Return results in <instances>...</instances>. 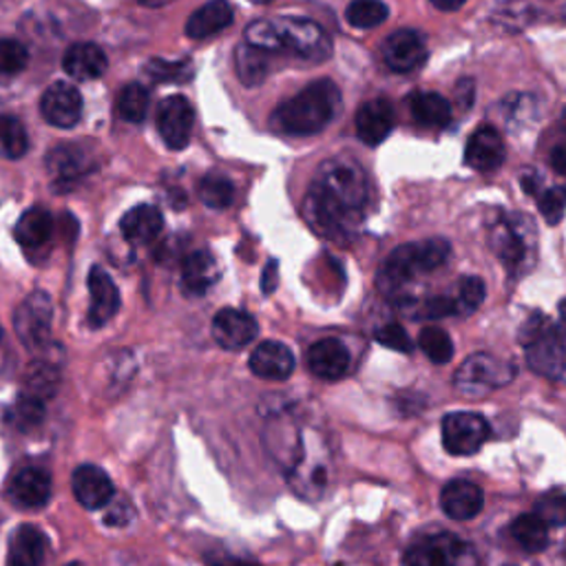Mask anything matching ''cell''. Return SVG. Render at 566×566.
<instances>
[{"instance_id": "1", "label": "cell", "mask_w": 566, "mask_h": 566, "mask_svg": "<svg viewBox=\"0 0 566 566\" xmlns=\"http://www.w3.org/2000/svg\"><path fill=\"white\" fill-rule=\"evenodd\" d=\"M370 195L367 176L354 160H328L310 184L306 217L317 233L326 237H346L365 217Z\"/></svg>"}, {"instance_id": "37", "label": "cell", "mask_w": 566, "mask_h": 566, "mask_svg": "<svg viewBox=\"0 0 566 566\" xmlns=\"http://www.w3.org/2000/svg\"><path fill=\"white\" fill-rule=\"evenodd\" d=\"M43 420H45V403L27 394H21L19 400L8 411V422L14 424V428L21 432L38 428Z\"/></svg>"}, {"instance_id": "17", "label": "cell", "mask_w": 566, "mask_h": 566, "mask_svg": "<svg viewBox=\"0 0 566 566\" xmlns=\"http://www.w3.org/2000/svg\"><path fill=\"white\" fill-rule=\"evenodd\" d=\"M87 286L91 293V306H89V324L93 328H100L104 324H109L117 310H120V291L115 286V281L111 279V274L100 268L93 265L87 279Z\"/></svg>"}, {"instance_id": "27", "label": "cell", "mask_w": 566, "mask_h": 566, "mask_svg": "<svg viewBox=\"0 0 566 566\" xmlns=\"http://www.w3.org/2000/svg\"><path fill=\"white\" fill-rule=\"evenodd\" d=\"M411 117L428 128H443L452 120V104L448 98L434 91H418L407 100Z\"/></svg>"}, {"instance_id": "15", "label": "cell", "mask_w": 566, "mask_h": 566, "mask_svg": "<svg viewBox=\"0 0 566 566\" xmlns=\"http://www.w3.org/2000/svg\"><path fill=\"white\" fill-rule=\"evenodd\" d=\"M257 332V321L244 310L224 308L213 319V339L219 348L228 352H239L246 346H250Z\"/></svg>"}, {"instance_id": "31", "label": "cell", "mask_w": 566, "mask_h": 566, "mask_svg": "<svg viewBox=\"0 0 566 566\" xmlns=\"http://www.w3.org/2000/svg\"><path fill=\"white\" fill-rule=\"evenodd\" d=\"M60 387V370L58 365L49 363V361H38L32 363L25 372V381H23V394L34 396L38 400H49L56 396Z\"/></svg>"}, {"instance_id": "51", "label": "cell", "mask_w": 566, "mask_h": 566, "mask_svg": "<svg viewBox=\"0 0 566 566\" xmlns=\"http://www.w3.org/2000/svg\"><path fill=\"white\" fill-rule=\"evenodd\" d=\"M171 0H139V5H147V8H162L169 5Z\"/></svg>"}, {"instance_id": "32", "label": "cell", "mask_w": 566, "mask_h": 566, "mask_svg": "<svg viewBox=\"0 0 566 566\" xmlns=\"http://www.w3.org/2000/svg\"><path fill=\"white\" fill-rule=\"evenodd\" d=\"M511 537L527 553H540L548 544V524L537 513L518 516L511 524Z\"/></svg>"}, {"instance_id": "7", "label": "cell", "mask_w": 566, "mask_h": 566, "mask_svg": "<svg viewBox=\"0 0 566 566\" xmlns=\"http://www.w3.org/2000/svg\"><path fill=\"white\" fill-rule=\"evenodd\" d=\"M513 367L491 354L478 352L459 367L454 376V385L463 396L469 398H483L505 385L511 383L513 378Z\"/></svg>"}, {"instance_id": "6", "label": "cell", "mask_w": 566, "mask_h": 566, "mask_svg": "<svg viewBox=\"0 0 566 566\" xmlns=\"http://www.w3.org/2000/svg\"><path fill=\"white\" fill-rule=\"evenodd\" d=\"M476 548L454 533L420 537L405 551V566H478Z\"/></svg>"}, {"instance_id": "19", "label": "cell", "mask_w": 566, "mask_h": 566, "mask_svg": "<svg viewBox=\"0 0 566 566\" xmlns=\"http://www.w3.org/2000/svg\"><path fill=\"white\" fill-rule=\"evenodd\" d=\"M250 372L265 381H286L295 372V354L279 341H263L250 354Z\"/></svg>"}, {"instance_id": "10", "label": "cell", "mask_w": 566, "mask_h": 566, "mask_svg": "<svg viewBox=\"0 0 566 566\" xmlns=\"http://www.w3.org/2000/svg\"><path fill=\"white\" fill-rule=\"evenodd\" d=\"M524 348H527L529 367L535 374L566 385V335L564 332H559L553 326L548 332L533 339Z\"/></svg>"}, {"instance_id": "5", "label": "cell", "mask_w": 566, "mask_h": 566, "mask_svg": "<svg viewBox=\"0 0 566 566\" xmlns=\"http://www.w3.org/2000/svg\"><path fill=\"white\" fill-rule=\"evenodd\" d=\"M489 246L511 276H522L533 268L537 257L535 226L527 215H505L491 226Z\"/></svg>"}, {"instance_id": "2", "label": "cell", "mask_w": 566, "mask_h": 566, "mask_svg": "<svg viewBox=\"0 0 566 566\" xmlns=\"http://www.w3.org/2000/svg\"><path fill=\"white\" fill-rule=\"evenodd\" d=\"M339 106H341L339 87L332 80L321 78L310 82L291 100L281 102L274 109L270 122H272V128L283 135L306 137L324 131L335 120Z\"/></svg>"}, {"instance_id": "36", "label": "cell", "mask_w": 566, "mask_h": 566, "mask_svg": "<svg viewBox=\"0 0 566 566\" xmlns=\"http://www.w3.org/2000/svg\"><path fill=\"white\" fill-rule=\"evenodd\" d=\"M389 16L383 0H352L346 10V19L356 30H374L383 25Z\"/></svg>"}, {"instance_id": "43", "label": "cell", "mask_w": 566, "mask_h": 566, "mask_svg": "<svg viewBox=\"0 0 566 566\" xmlns=\"http://www.w3.org/2000/svg\"><path fill=\"white\" fill-rule=\"evenodd\" d=\"M145 71L156 82H186L193 76L189 63H167V60H151Z\"/></svg>"}, {"instance_id": "54", "label": "cell", "mask_w": 566, "mask_h": 566, "mask_svg": "<svg viewBox=\"0 0 566 566\" xmlns=\"http://www.w3.org/2000/svg\"><path fill=\"white\" fill-rule=\"evenodd\" d=\"M67 566H82V564H78V562H73V564H67Z\"/></svg>"}, {"instance_id": "50", "label": "cell", "mask_w": 566, "mask_h": 566, "mask_svg": "<svg viewBox=\"0 0 566 566\" xmlns=\"http://www.w3.org/2000/svg\"><path fill=\"white\" fill-rule=\"evenodd\" d=\"M430 3L441 12H456L467 3V0H430Z\"/></svg>"}, {"instance_id": "41", "label": "cell", "mask_w": 566, "mask_h": 566, "mask_svg": "<svg viewBox=\"0 0 566 566\" xmlns=\"http://www.w3.org/2000/svg\"><path fill=\"white\" fill-rule=\"evenodd\" d=\"M487 295V288L480 276H465L459 286V297L456 302V313H474L483 306Z\"/></svg>"}, {"instance_id": "25", "label": "cell", "mask_w": 566, "mask_h": 566, "mask_svg": "<svg viewBox=\"0 0 566 566\" xmlns=\"http://www.w3.org/2000/svg\"><path fill=\"white\" fill-rule=\"evenodd\" d=\"M162 226L165 217L151 204H139L131 208L120 222V230L131 244H151L162 233Z\"/></svg>"}, {"instance_id": "38", "label": "cell", "mask_w": 566, "mask_h": 566, "mask_svg": "<svg viewBox=\"0 0 566 566\" xmlns=\"http://www.w3.org/2000/svg\"><path fill=\"white\" fill-rule=\"evenodd\" d=\"M418 346L424 352V356H428L437 365H445L454 356V343L443 328H424L420 332Z\"/></svg>"}, {"instance_id": "47", "label": "cell", "mask_w": 566, "mask_h": 566, "mask_svg": "<svg viewBox=\"0 0 566 566\" xmlns=\"http://www.w3.org/2000/svg\"><path fill=\"white\" fill-rule=\"evenodd\" d=\"M133 516H135V509L128 500H117V502L111 500V505L106 509V516H104V522L109 527H126L133 520Z\"/></svg>"}, {"instance_id": "35", "label": "cell", "mask_w": 566, "mask_h": 566, "mask_svg": "<svg viewBox=\"0 0 566 566\" xmlns=\"http://www.w3.org/2000/svg\"><path fill=\"white\" fill-rule=\"evenodd\" d=\"M197 195L204 202V206L213 208V211H224L233 204L235 200V186L233 182L222 176V173H208L200 186H197Z\"/></svg>"}, {"instance_id": "12", "label": "cell", "mask_w": 566, "mask_h": 566, "mask_svg": "<svg viewBox=\"0 0 566 566\" xmlns=\"http://www.w3.org/2000/svg\"><path fill=\"white\" fill-rule=\"evenodd\" d=\"M193 124H195V111L184 95H169L167 100L160 102L158 131L169 149L182 151L189 147Z\"/></svg>"}, {"instance_id": "49", "label": "cell", "mask_w": 566, "mask_h": 566, "mask_svg": "<svg viewBox=\"0 0 566 566\" xmlns=\"http://www.w3.org/2000/svg\"><path fill=\"white\" fill-rule=\"evenodd\" d=\"M551 167L566 178V142H562V145H557L553 151H551Z\"/></svg>"}, {"instance_id": "16", "label": "cell", "mask_w": 566, "mask_h": 566, "mask_svg": "<svg viewBox=\"0 0 566 566\" xmlns=\"http://www.w3.org/2000/svg\"><path fill=\"white\" fill-rule=\"evenodd\" d=\"M71 489L76 500L89 511L109 507L115 496L113 480L98 465H80L71 476Z\"/></svg>"}, {"instance_id": "23", "label": "cell", "mask_w": 566, "mask_h": 566, "mask_svg": "<svg viewBox=\"0 0 566 566\" xmlns=\"http://www.w3.org/2000/svg\"><path fill=\"white\" fill-rule=\"evenodd\" d=\"M63 69L67 71L69 78H73L78 82H89V80H98L106 73L109 60H106V54L98 45L76 43L67 49V54L63 58Z\"/></svg>"}, {"instance_id": "24", "label": "cell", "mask_w": 566, "mask_h": 566, "mask_svg": "<svg viewBox=\"0 0 566 566\" xmlns=\"http://www.w3.org/2000/svg\"><path fill=\"white\" fill-rule=\"evenodd\" d=\"M219 279V263L208 250L191 252L182 263V286L189 295H206Z\"/></svg>"}, {"instance_id": "46", "label": "cell", "mask_w": 566, "mask_h": 566, "mask_svg": "<svg viewBox=\"0 0 566 566\" xmlns=\"http://www.w3.org/2000/svg\"><path fill=\"white\" fill-rule=\"evenodd\" d=\"M418 317H424V319H443V317H450L456 313V302L450 299V297H432L424 302L420 308H418Z\"/></svg>"}, {"instance_id": "11", "label": "cell", "mask_w": 566, "mask_h": 566, "mask_svg": "<svg viewBox=\"0 0 566 566\" xmlns=\"http://www.w3.org/2000/svg\"><path fill=\"white\" fill-rule=\"evenodd\" d=\"M428 56H430L428 43H424L422 34L414 30H398L389 34L381 45L383 63L396 73L418 71L424 63H428Z\"/></svg>"}, {"instance_id": "39", "label": "cell", "mask_w": 566, "mask_h": 566, "mask_svg": "<svg viewBox=\"0 0 566 566\" xmlns=\"http://www.w3.org/2000/svg\"><path fill=\"white\" fill-rule=\"evenodd\" d=\"M47 169L56 180H73L80 176L82 156L78 149H56L47 158Z\"/></svg>"}, {"instance_id": "8", "label": "cell", "mask_w": 566, "mask_h": 566, "mask_svg": "<svg viewBox=\"0 0 566 566\" xmlns=\"http://www.w3.org/2000/svg\"><path fill=\"white\" fill-rule=\"evenodd\" d=\"M52 324H54V302L43 291L32 293L14 315L16 335L21 343L32 352L47 348L52 339Z\"/></svg>"}, {"instance_id": "29", "label": "cell", "mask_w": 566, "mask_h": 566, "mask_svg": "<svg viewBox=\"0 0 566 566\" xmlns=\"http://www.w3.org/2000/svg\"><path fill=\"white\" fill-rule=\"evenodd\" d=\"M235 67L244 87H259L270 73V56L268 52L244 43L235 49Z\"/></svg>"}, {"instance_id": "4", "label": "cell", "mask_w": 566, "mask_h": 566, "mask_svg": "<svg viewBox=\"0 0 566 566\" xmlns=\"http://www.w3.org/2000/svg\"><path fill=\"white\" fill-rule=\"evenodd\" d=\"M450 254H452L450 241L439 237L398 246L378 268L376 286L385 295H394L414 276L441 268L450 259Z\"/></svg>"}, {"instance_id": "52", "label": "cell", "mask_w": 566, "mask_h": 566, "mask_svg": "<svg viewBox=\"0 0 566 566\" xmlns=\"http://www.w3.org/2000/svg\"><path fill=\"white\" fill-rule=\"evenodd\" d=\"M562 321H564V326H566V304H562Z\"/></svg>"}, {"instance_id": "3", "label": "cell", "mask_w": 566, "mask_h": 566, "mask_svg": "<svg viewBox=\"0 0 566 566\" xmlns=\"http://www.w3.org/2000/svg\"><path fill=\"white\" fill-rule=\"evenodd\" d=\"M246 43L263 52H288L293 56L321 63L330 58V41L324 30L306 19L254 21L246 27Z\"/></svg>"}, {"instance_id": "14", "label": "cell", "mask_w": 566, "mask_h": 566, "mask_svg": "<svg viewBox=\"0 0 566 566\" xmlns=\"http://www.w3.org/2000/svg\"><path fill=\"white\" fill-rule=\"evenodd\" d=\"M507 149L500 133L494 126H480L472 133L467 149H465V165L478 173H494L505 165Z\"/></svg>"}, {"instance_id": "34", "label": "cell", "mask_w": 566, "mask_h": 566, "mask_svg": "<svg viewBox=\"0 0 566 566\" xmlns=\"http://www.w3.org/2000/svg\"><path fill=\"white\" fill-rule=\"evenodd\" d=\"M151 106V95L149 89L139 82H131L122 89L117 98V111L120 115L131 122V124H142L149 113Z\"/></svg>"}, {"instance_id": "30", "label": "cell", "mask_w": 566, "mask_h": 566, "mask_svg": "<svg viewBox=\"0 0 566 566\" xmlns=\"http://www.w3.org/2000/svg\"><path fill=\"white\" fill-rule=\"evenodd\" d=\"M54 235V217L49 211L36 206L23 213V217L16 224V239L25 248H38L47 244Z\"/></svg>"}, {"instance_id": "13", "label": "cell", "mask_w": 566, "mask_h": 566, "mask_svg": "<svg viewBox=\"0 0 566 566\" xmlns=\"http://www.w3.org/2000/svg\"><path fill=\"white\" fill-rule=\"evenodd\" d=\"M82 93L71 82H54L41 98L43 117L58 128H71L82 117Z\"/></svg>"}, {"instance_id": "53", "label": "cell", "mask_w": 566, "mask_h": 566, "mask_svg": "<svg viewBox=\"0 0 566 566\" xmlns=\"http://www.w3.org/2000/svg\"><path fill=\"white\" fill-rule=\"evenodd\" d=\"M250 3H257V5H263V3H270V0H250Z\"/></svg>"}, {"instance_id": "20", "label": "cell", "mask_w": 566, "mask_h": 566, "mask_svg": "<svg viewBox=\"0 0 566 566\" xmlns=\"http://www.w3.org/2000/svg\"><path fill=\"white\" fill-rule=\"evenodd\" d=\"M308 367L324 381H339L350 372V352L339 339H321L308 350Z\"/></svg>"}, {"instance_id": "48", "label": "cell", "mask_w": 566, "mask_h": 566, "mask_svg": "<svg viewBox=\"0 0 566 566\" xmlns=\"http://www.w3.org/2000/svg\"><path fill=\"white\" fill-rule=\"evenodd\" d=\"M276 261H270L263 270V276H261V291L263 295H272L276 291V283H279V274H276Z\"/></svg>"}, {"instance_id": "22", "label": "cell", "mask_w": 566, "mask_h": 566, "mask_svg": "<svg viewBox=\"0 0 566 566\" xmlns=\"http://www.w3.org/2000/svg\"><path fill=\"white\" fill-rule=\"evenodd\" d=\"M443 511L459 522L476 518L485 507V494L476 483L469 480H452L445 485L441 494Z\"/></svg>"}, {"instance_id": "28", "label": "cell", "mask_w": 566, "mask_h": 566, "mask_svg": "<svg viewBox=\"0 0 566 566\" xmlns=\"http://www.w3.org/2000/svg\"><path fill=\"white\" fill-rule=\"evenodd\" d=\"M45 535L36 527H21L10 542L8 566H43Z\"/></svg>"}, {"instance_id": "55", "label": "cell", "mask_w": 566, "mask_h": 566, "mask_svg": "<svg viewBox=\"0 0 566 566\" xmlns=\"http://www.w3.org/2000/svg\"><path fill=\"white\" fill-rule=\"evenodd\" d=\"M0 341H3V330H0Z\"/></svg>"}, {"instance_id": "26", "label": "cell", "mask_w": 566, "mask_h": 566, "mask_svg": "<svg viewBox=\"0 0 566 566\" xmlns=\"http://www.w3.org/2000/svg\"><path fill=\"white\" fill-rule=\"evenodd\" d=\"M230 23L233 8L226 0H211V3L202 5L197 12L191 14V19L186 21V36L193 41H204L224 32Z\"/></svg>"}, {"instance_id": "40", "label": "cell", "mask_w": 566, "mask_h": 566, "mask_svg": "<svg viewBox=\"0 0 566 566\" xmlns=\"http://www.w3.org/2000/svg\"><path fill=\"white\" fill-rule=\"evenodd\" d=\"M30 63L27 47L14 38L0 41V76H16Z\"/></svg>"}, {"instance_id": "21", "label": "cell", "mask_w": 566, "mask_h": 566, "mask_svg": "<svg viewBox=\"0 0 566 566\" xmlns=\"http://www.w3.org/2000/svg\"><path fill=\"white\" fill-rule=\"evenodd\" d=\"M52 478L47 472L36 469V467H27L21 469L12 483H10V498L16 507L23 509H41L49 502L52 498Z\"/></svg>"}, {"instance_id": "9", "label": "cell", "mask_w": 566, "mask_h": 566, "mask_svg": "<svg viewBox=\"0 0 566 566\" xmlns=\"http://www.w3.org/2000/svg\"><path fill=\"white\" fill-rule=\"evenodd\" d=\"M489 439V422L474 411H454L443 418V445L452 456H472Z\"/></svg>"}, {"instance_id": "33", "label": "cell", "mask_w": 566, "mask_h": 566, "mask_svg": "<svg viewBox=\"0 0 566 566\" xmlns=\"http://www.w3.org/2000/svg\"><path fill=\"white\" fill-rule=\"evenodd\" d=\"M30 149V137L23 122L14 115H0V158L21 160Z\"/></svg>"}, {"instance_id": "44", "label": "cell", "mask_w": 566, "mask_h": 566, "mask_svg": "<svg viewBox=\"0 0 566 566\" xmlns=\"http://www.w3.org/2000/svg\"><path fill=\"white\" fill-rule=\"evenodd\" d=\"M537 208L546 224H557L564 217L566 211V191L562 189H546L537 193Z\"/></svg>"}, {"instance_id": "42", "label": "cell", "mask_w": 566, "mask_h": 566, "mask_svg": "<svg viewBox=\"0 0 566 566\" xmlns=\"http://www.w3.org/2000/svg\"><path fill=\"white\" fill-rule=\"evenodd\" d=\"M535 513L548 524V527H566V494L562 491H548L537 500Z\"/></svg>"}, {"instance_id": "18", "label": "cell", "mask_w": 566, "mask_h": 566, "mask_svg": "<svg viewBox=\"0 0 566 566\" xmlns=\"http://www.w3.org/2000/svg\"><path fill=\"white\" fill-rule=\"evenodd\" d=\"M356 135L367 147H378L394 128V106L385 98L367 100L356 111Z\"/></svg>"}, {"instance_id": "45", "label": "cell", "mask_w": 566, "mask_h": 566, "mask_svg": "<svg viewBox=\"0 0 566 566\" xmlns=\"http://www.w3.org/2000/svg\"><path fill=\"white\" fill-rule=\"evenodd\" d=\"M376 341L389 350H398V352H411L414 343L409 339V335L405 332L403 326L398 324H387L381 330H376Z\"/></svg>"}]
</instances>
